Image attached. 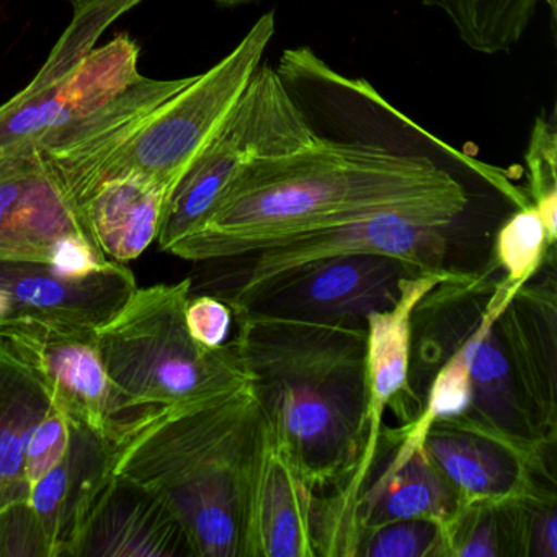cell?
Here are the masks:
<instances>
[{
    "instance_id": "obj_22",
    "label": "cell",
    "mask_w": 557,
    "mask_h": 557,
    "mask_svg": "<svg viewBox=\"0 0 557 557\" xmlns=\"http://www.w3.org/2000/svg\"><path fill=\"white\" fill-rule=\"evenodd\" d=\"M422 4L442 12L469 50L487 57L513 50L541 4L549 8L553 22L557 15V0H422Z\"/></svg>"
},
{
    "instance_id": "obj_13",
    "label": "cell",
    "mask_w": 557,
    "mask_h": 557,
    "mask_svg": "<svg viewBox=\"0 0 557 557\" xmlns=\"http://www.w3.org/2000/svg\"><path fill=\"white\" fill-rule=\"evenodd\" d=\"M502 342L518 393L541 435L557 436V292L554 265L521 285L498 315Z\"/></svg>"
},
{
    "instance_id": "obj_19",
    "label": "cell",
    "mask_w": 557,
    "mask_h": 557,
    "mask_svg": "<svg viewBox=\"0 0 557 557\" xmlns=\"http://www.w3.org/2000/svg\"><path fill=\"white\" fill-rule=\"evenodd\" d=\"M391 456L376 475H368L354 508V554L364 528L399 520L445 523L458 505L456 492L423 449V440L400 429L389 433Z\"/></svg>"
},
{
    "instance_id": "obj_21",
    "label": "cell",
    "mask_w": 557,
    "mask_h": 557,
    "mask_svg": "<svg viewBox=\"0 0 557 557\" xmlns=\"http://www.w3.org/2000/svg\"><path fill=\"white\" fill-rule=\"evenodd\" d=\"M51 407L44 381L0 341V508L30 498L25 448Z\"/></svg>"
},
{
    "instance_id": "obj_18",
    "label": "cell",
    "mask_w": 557,
    "mask_h": 557,
    "mask_svg": "<svg viewBox=\"0 0 557 557\" xmlns=\"http://www.w3.org/2000/svg\"><path fill=\"white\" fill-rule=\"evenodd\" d=\"M70 422V443L61 461L35 482L32 507L53 547V557H66L97 498L115 472L122 445Z\"/></svg>"
},
{
    "instance_id": "obj_10",
    "label": "cell",
    "mask_w": 557,
    "mask_h": 557,
    "mask_svg": "<svg viewBox=\"0 0 557 557\" xmlns=\"http://www.w3.org/2000/svg\"><path fill=\"white\" fill-rule=\"evenodd\" d=\"M422 270L384 253L332 257L301 267L240 311L314 324L367 327L368 315L393 308L403 295L406 280Z\"/></svg>"
},
{
    "instance_id": "obj_28",
    "label": "cell",
    "mask_w": 557,
    "mask_h": 557,
    "mask_svg": "<svg viewBox=\"0 0 557 557\" xmlns=\"http://www.w3.org/2000/svg\"><path fill=\"white\" fill-rule=\"evenodd\" d=\"M0 557H53V547L30 500L0 508Z\"/></svg>"
},
{
    "instance_id": "obj_26",
    "label": "cell",
    "mask_w": 557,
    "mask_h": 557,
    "mask_svg": "<svg viewBox=\"0 0 557 557\" xmlns=\"http://www.w3.org/2000/svg\"><path fill=\"white\" fill-rule=\"evenodd\" d=\"M530 203L536 208L550 244L557 239V132L553 122L540 115L531 128L527 152Z\"/></svg>"
},
{
    "instance_id": "obj_24",
    "label": "cell",
    "mask_w": 557,
    "mask_h": 557,
    "mask_svg": "<svg viewBox=\"0 0 557 557\" xmlns=\"http://www.w3.org/2000/svg\"><path fill=\"white\" fill-rule=\"evenodd\" d=\"M554 252L543 220L533 205L518 208L498 231L494 262L504 270V278L515 288L534 278L547 256Z\"/></svg>"
},
{
    "instance_id": "obj_29",
    "label": "cell",
    "mask_w": 557,
    "mask_h": 557,
    "mask_svg": "<svg viewBox=\"0 0 557 557\" xmlns=\"http://www.w3.org/2000/svg\"><path fill=\"white\" fill-rule=\"evenodd\" d=\"M70 443V422L57 407L35 426L25 448L24 469L28 485L34 487L50 469H53L66 453Z\"/></svg>"
},
{
    "instance_id": "obj_1",
    "label": "cell",
    "mask_w": 557,
    "mask_h": 557,
    "mask_svg": "<svg viewBox=\"0 0 557 557\" xmlns=\"http://www.w3.org/2000/svg\"><path fill=\"white\" fill-rule=\"evenodd\" d=\"M468 207L465 185L425 156L315 136L244 169L169 253L190 262L230 259L376 214L453 226Z\"/></svg>"
},
{
    "instance_id": "obj_17",
    "label": "cell",
    "mask_w": 557,
    "mask_h": 557,
    "mask_svg": "<svg viewBox=\"0 0 557 557\" xmlns=\"http://www.w3.org/2000/svg\"><path fill=\"white\" fill-rule=\"evenodd\" d=\"M422 443L461 502H502L536 479L554 481L504 440L455 420L432 423Z\"/></svg>"
},
{
    "instance_id": "obj_32",
    "label": "cell",
    "mask_w": 557,
    "mask_h": 557,
    "mask_svg": "<svg viewBox=\"0 0 557 557\" xmlns=\"http://www.w3.org/2000/svg\"><path fill=\"white\" fill-rule=\"evenodd\" d=\"M221 8H240V5L250 4L253 0H213Z\"/></svg>"
},
{
    "instance_id": "obj_16",
    "label": "cell",
    "mask_w": 557,
    "mask_h": 557,
    "mask_svg": "<svg viewBox=\"0 0 557 557\" xmlns=\"http://www.w3.org/2000/svg\"><path fill=\"white\" fill-rule=\"evenodd\" d=\"M314 491L267 423L250 508L249 557H318Z\"/></svg>"
},
{
    "instance_id": "obj_27",
    "label": "cell",
    "mask_w": 557,
    "mask_h": 557,
    "mask_svg": "<svg viewBox=\"0 0 557 557\" xmlns=\"http://www.w3.org/2000/svg\"><path fill=\"white\" fill-rule=\"evenodd\" d=\"M445 557L443 528L435 520H399L364 528L354 557Z\"/></svg>"
},
{
    "instance_id": "obj_31",
    "label": "cell",
    "mask_w": 557,
    "mask_h": 557,
    "mask_svg": "<svg viewBox=\"0 0 557 557\" xmlns=\"http://www.w3.org/2000/svg\"><path fill=\"white\" fill-rule=\"evenodd\" d=\"M15 321H21V315L15 311L12 302L5 296L0 295V329H4L5 325Z\"/></svg>"
},
{
    "instance_id": "obj_8",
    "label": "cell",
    "mask_w": 557,
    "mask_h": 557,
    "mask_svg": "<svg viewBox=\"0 0 557 557\" xmlns=\"http://www.w3.org/2000/svg\"><path fill=\"white\" fill-rule=\"evenodd\" d=\"M0 262L45 263L73 276L112 262L44 152L0 158Z\"/></svg>"
},
{
    "instance_id": "obj_6",
    "label": "cell",
    "mask_w": 557,
    "mask_h": 557,
    "mask_svg": "<svg viewBox=\"0 0 557 557\" xmlns=\"http://www.w3.org/2000/svg\"><path fill=\"white\" fill-rule=\"evenodd\" d=\"M273 37L275 14L267 12L220 63L194 76L184 90L149 115L139 132L103 165L94 190L109 178L133 172L175 187L249 86Z\"/></svg>"
},
{
    "instance_id": "obj_9",
    "label": "cell",
    "mask_w": 557,
    "mask_h": 557,
    "mask_svg": "<svg viewBox=\"0 0 557 557\" xmlns=\"http://www.w3.org/2000/svg\"><path fill=\"white\" fill-rule=\"evenodd\" d=\"M4 342L44 381L67 420L125 445L143 426L120 409L96 329L21 319L0 329Z\"/></svg>"
},
{
    "instance_id": "obj_2",
    "label": "cell",
    "mask_w": 557,
    "mask_h": 557,
    "mask_svg": "<svg viewBox=\"0 0 557 557\" xmlns=\"http://www.w3.org/2000/svg\"><path fill=\"white\" fill-rule=\"evenodd\" d=\"M233 314L231 344L270 430L312 487L341 485L367 438V327Z\"/></svg>"
},
{
    "instance_id": "obj_7",
    "label": "cell",
    "mask_w": 557,
    "mask_h": 557,
    "mask_svg": "<svg viewBox=\"0 0 557 557\" xmlns=\"http://www.w3.org/2000/svg\"><path fill=\"white\" fill-rule=\"evenodd\" d=\"M453 226L420 223L400 214H376L276 240L243 256L210 260L203 288L233 312L252 305L301 267L348 253H384L423 270L446 269Z\"/></svg>"
},
{
    "instance_id": "obj_20",
    "label": "cell",
    "mask_w": 557,
    "mask_h": 557,
    "mask_svg": "<svg viewBox=\"0 0 557 557\" xmlns=\"http://www.w3.org/2000/svg\"><path fill=\"white\" fill-rule=\"evenodd\" d=\"M172 190L159 178L133 172L102 182L79 213L107 259L126 265L158 239Z\"/></svg>"
},
{
    "instance_id": "obj_14",
    "label": "cell",
    "mask_w": 557,
    "mask_h": 557,
    "mask_svg": "<svg viewBox=\"0 0 557 557\" xmlns=\"http://www.w3.org/2000/svg\"><path fill=\"white\" fill-rule=\"evenodd\" d=\"M138 288L125 263L87 276H73L45 263L0 262V295L21 319L97 329Z\"/></svg>"
},
{
    "instance_id": "obj_15",
    "label": "cell",
    "mask_w": 557,
    "mask_h": 557,
    "mask_svg": "<svg viewBox=\"0 0 557 557\" xmlns=\"http://www.w3.org/2000/svg\"><path fill=\"white\" fill-rule=\"evenodd\" d=\"M191 81L194 76L172 81L141 76L99 112L40 151L77 210L92 194L97 177L109 159L139 132L154 110L184 90Z\"/></svg>"
},
{
    "instance_id": "obj_23",
    "label": "cell",
    "mask_w": 557,
    "mask_h": 557,
    "mask_svg": "<svg viewBox=\"0 0 557 557\" xmlns=\"http://www.w3.org/2000/svg\"><path fill=\"white\" fill-rule=\"evenodd\" d=\"M508 557H557L556 481L536 479L500 502Z\"/></svg>"
},
{
    "instance_id": "obj_12",
    "label": "cell",
    "mask_w": 557,
    "mask_h": 557,
    "mask_svg": "<svg viewBox=\"0 0 557 557\" xmlns=\"http://www.w3.org/2000/svg\"><path fill=\"white\" fill-rule=\"evenodd\" d=\"M66 557H195L187 533L161 495L113 472Z\"/></svg>"
},
{
    "instance_id": "obj_4",
    "label": "cell",
    "mask_w": 557,
    "mask_h": 557,
    "mask_svg": "<svg viewBox=\"0 0 557 557\" xmlns=\"http://www.w3.org/2000/svg\"><path fill=\"white\" fill-rule=\"evenodd\" d=\"M190 296V278L136 288L96 329L120 409L138 425L249 384L231 342L207 348L191 337L185 321Z\"/></svg>"
},
{
    "instance_id": "obj_3",
    "label": "cell",
    "mask_w": 557,
    "mask_h": 557,
    "mask_svg": "<svg viewBox=\"0 0 557 557\" xmlns=\"http://www.w3.org/2000/svg\"><path fill=\"white\" fill-rule=\"evenodd\" d=\"M265 433L262 407L246 384L143 426L120 449L115 472L164 498L195 557H249Z\"/></svg>"
},
{
    "instance_id": "obj_5",
    "label": "cell",
    "mask_w": 557,
    "mask_h": 557,
    "mask_svg": "<svg viewBox=\"0 0 557 557\" xmlns=\"http://www.w3.org/2000/svg\"><path fill=\"white\" fill-rule=\"evenodd\" d=\"M315 136L278 71L260 64L216 135L172 190L156 239L161 250L171 252L194 233L244 169L298 151Z\"/></svg>"
},
{
    "instance_id": "obj_30",
    "label": "cell",
    "mask_w": 557,
    "mask_h": 557,
    "mask_svg": "<svg viewBox=\"0 0 557 557\" xmlns=\"http://www.w3.org/2000/svg\"><path fill=\"white\" fill-rule=\"evenodd\" d=\"M233 318L230 305L208 293L191 295L185 308L188 332L198 344L207 348H218L226 344Z\"/></svg>"
},
{
    "instance_id": "obj_11",
    "label": "cell",
    "mask_w": 557,
    "mask_h": 557,
    "mask_svg": "<svg viewBox=\"0 0 557 557\" xmlns=\"http://www.w3.org/2000/svg\"><path fill=\"white\" fill-rule=\"evenodd\" d=\"M141 48L120 34L96 48L76 74L48 89L21 90L0 107V158L44 151L141 77Z\"/></svg>"
},
{
    "instance_id": "obj_25",
    "label": "cell",
    "mask_w": 557,
    "mask_h": 557,
    "mask_svg": "<svg viewBox=\"0 0 557 557\" xmlns=\"http://www.w3.org/2000/svg\"><path fill=\"white\" fill-rule=\"evenodd\" d=\"M442 528L445 557H508L500 502H461Z\"/></svg>"
}]
</instances>
